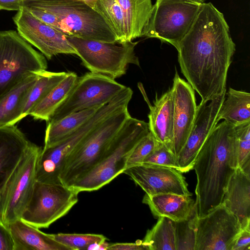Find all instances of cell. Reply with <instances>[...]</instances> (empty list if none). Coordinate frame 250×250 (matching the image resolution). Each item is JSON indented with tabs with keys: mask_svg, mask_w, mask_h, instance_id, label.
Here are the masks:
<instances>
[{
	"mask_svg": "<svg viewBox=\"0 0 250 250\" xmlns=\"http://www.w3.org/2000/svg\"><path fill=\"white\" fill-rule=\"evenodd\" d=\"M176 48L181 72L201 101L209 102L226 92L235 44L223 14L211 2L202 4Z\"/></svg>",
	"mask_w": 250,
	"mask_h": 250,
	"instance_id": "cell-1",
	"label": "cell"
},
{
	"mask_svg": "<svg viewBox=\"0 0 250 250\" xmlns=\"http://www.w3.org/2000/svg\"><path fill=\"white\" fill-rule=\"evenodd\" d=\"M238 167L234 126L224 121L209 134L196 157L193 169L198 217L222 204L229 181Z\"/></svg>",
	"mask_w": 250,
	"mask_h": 250,
	"instance_id": "cell-2",
	"label": "cell"
},
{
	"mask_svg": "<svg viewBox=\"0 0 250 250\" xmlns=\"http://www.w3.org/2000/svg\"><path fill=\"white\" fill-rule=\"evenodd\" d=\"M149 132L148 123L130 116L98 163L70 187L78 193L98 190L126 168L133 149Z\"/></svg>",
	"mask_w": 250,
	"mask_h": 250,
	"instance_id": "cell-3",
	"label": "cell"
},
{
	"mask_svg": "<svg viewBox=\"0 0 250 250\" xmlns=\"http://www.w3.org/2000/svg\"><path fill=\"white\" fill-rule=\"evenodd\" d=\"M130 116L126 106L99 124L67 157L60 175V182L70 187L96 165Z\"/></svg>",
	"mask_w": 250,
	"mask_h": 250,
	"instance_id": "cell-4",
	"label": "cell"
},
{
	"mask_svg": "<svg viewBox=\"0 0 250 250\" xmlns=\"http://www.w3.org/2000/svg\"><path fill=\"white\" fill-rule=\"evenodd\" d=\"M47 67L43 55L17 31H0V99L27 78Z\"/></svg>",
	"mask_w": 250,
	"mask_h": 250,
	"instance_id": "cell-5",
	"label": "cell"
},
{
	"mask_svg": "<svg viewBox=\"0 0 250 250\" xmlns=\"http://www.w3.org/2000/svg\"><path fill=\"white\" fill-rule=\"evenodd\" d=\"M42 9L54 15L70 36L107 42H116L101 15L88 3L77 0H24V5Z\"/></svg>",
	"mask_w": 250,
	"mask_h": 250,
	"instance_id": "cell-6",
	"label": "cell"
},
{
	"mask_svg": "<svg viewBox=\"0 0 250 250\" xmlns=\"http://www.w3.org/2000/svg\"><path fill=\"white\" fill-rule=\"evenodd\" d=\"M82 60L91 72L113 79L126 73L129 64L140 66L135 47L138 42H103L66 36Z\"/></svg>",
	"mask_w": 250,
	"mask_h": 250,
	"instance_id": "cell-7",
	"label": "cell"
},
{
	"mask_svg": "<svg viewBox=\"0 0 250 250\" xmlns=\"http://www.w3.org/2000/svg\"><path fill=\"white\" fill-rule=\"evenodd\" d=\"M202 3L192 0H156L143 37L175 48L191 27Z\"/></svg>",
	"mask_w": 250,
	"mask_h": 250,
	"instance_id": "cell-8",
	"label": "cell"
},
{
	"mask_svg": "<svg viewBox=\"0 0 250 250\" xmlns=\"http://www.w3.org/2000/svg\"><path fill=\"white\" fill-rule=\"evenodd\" d=\"M42 150L32 143L0 191V220L5 226L21 219L31 197Z\"/></svg>",
	"mask_w": 250,
	"mask_h": 250,
	"instance_id": "cell-9",
	"label": "cell"
},
{
	"mask_svg": "<svg viewBox=\"0 0 250 250\" xmlns=\"http://www.w3.org/2000/svg\"><path fill=\"white\" fill-rule=\"evenodd\" d=\"M78 193L60 183L36 181L21 219L39 229L47 228L66 215L78 201Z\"/></svg>",
	"mask_w": 250,
	"mask_h": 250,
	"instance_id": "cell-10",
	"label": "cell"
},
{
	"mask_svg": "<svg viewBox=\"0 0 250 250\" xmlns=\"http://www.w3.org/2000/svg\"><path fill=\"white\" fill-rule=\"evenodd\" d=\"M125 87L109 77L87 73L78 78L66 99L47 122L56 121L75 112L105 105Z\"/></svg>",
	"mask_w": 250,
	"mask_h": 250,
	"instance_id": "cell-11",
	"label": "cell"
},
{
	"mask_svg": "<svg viewBox=\"0 0 250 250\" xmlns=\"http://www.w3.org/2000/svg\"><path fill=\"white\" fill-rule=\"evenodd\" d=\"M242 230L237 218L221 204L197 217L195 250H232Z\"/></svg>",
	"mask_w": 250,
	"mask_h": 250,
	"instance_id": "cell-12",
	"label": "cell"
},
{
	"mask_svg": "<svg viewBox=\"0 0 250 250\" xmlns=\"http://www.w3.org/2000/svg\"><path fill=\"white\" fill-rule=\"evenodd\" d=\"M104 120V114L97 111L63 140L52 146L42 148L37 164L36 181L46 183H61L60 175L67 157Z\"/></svg>",
	"mask_w": 250,
	"mask_h": 250,
	"instance_id": "cell-13",
	"label": "cell"
},
{
	"mask_svg": "<svg viewBox=\"0 0 250 250\" xmlns=\"http://www.w3.org/2000/svg\"><path fill=\"white\" fill-rule=\"evenodd\" d=\"M19 35L47 59L60 54L77 53L66 36L34 17L23 6L13 17Z\"/></svg>",
	"mask_w": 250,
	"mask_h": 250,
	"instance_id": "cell-14",
	"label": "cell"
},
{
	"mask_svg": "<svg viewBox=\"0 0 250 250\" xmlns=\"http://www.w3.org/2000/svg\"><path fill=\"white\" fill-rule=\"evenodd\" d=\"M123 173L149 195H192L182 172L173 168L143 163L127 168Z\"/></svg>",
	"mask_w": 250,
	"mask_h": 250,
	"instance_id": "cell-15",
	"label": "cell"
},
{
	"mask_svg": "<svg viewBox=\"0 0 250 250\" xmlns=\"http://www.w3.org/2000/svg\"><path fill=\"white\" fill-rule=\"evenodd\" d=\"M226 93L208 102L201 101L197 105L195 119L189 135L176 157L182 173L193 169L197 155L210 133L217 125L218 114L225 99Z\"/></svg>",
	"mask_w": 250,
	"mask_h": 250,
	"instance_id": "cell-16",
	"label": "cell"
},
{
	"mask_svg": "<svg viewBox=\"0 0 250 250\" xmlns=\"http://www.w3.org/2000/svg\"><path fill=\"white\" fill-rule=\"evenodd\" d=\"M171 88L174 101L173 148L177 157L191 131L197 105L194 90L180 77L176 69Z\"/></svg>",
	"mask_w": 250,
	"mask_h": 250,
	"instance_id": "cell-17",
	"label": "cell"
},
{
	"mask_svg": "<svg viewBox=\"0 0 250 250\" xmlns=\"http://www.w3.org/2000/svg\"><path fill=\"white\" fill-rule=\"evenodd\" d=\"M138 86L149 108L148 115L149 131L158 142L166 146L175 154L173 148L174 101L172 88L160 98L156 97L152 105L145 94L142 84L138 83Z\"/></svg>",
	"mask_w": 250,
	"mask_h": 250,
	"instance_id": "cell-18",
	"label": "cell"
},
{
	"mask_svg": "<svg viewBox=\"0 0 250 250\" xmlns=\"http://www.w3.org/2000/svg\"><path fill=\"white\" fill-rule=\"evenodd\" d=\"M32 144L15 125L0 126V191Z\"/></svg>",
	"mask_w": 250,
	"mask_h": 250,
	"instance_id": "cell-19",
	"label": "cell"
},
{
	"mask_svg": "<svg viewBox=\"0 0 250 250\" xmlns=\"http://www.w3.org/2000/svg\"><path fill=\"white\" fill-rule=\"evenodd\" d=\"M222 204L237 218L242 229H250V175L239 167L229 181Z\"/></svg>",
	"mask_w": 250,
	"mask_h": 250,
	"instance_id": "cell-20",
	"label": "cell"
},
{
	"mask_svg": "<svg viewBox=\"0 0 250 250\" xmlns=\"http://www.w3.org/2000/svg\"><path fill=\"white\" fill-rule=\"evenodd\" d=\"M14 243V250H69L56 241L53 234H47L21 219L6 226Z\"/></svg>",
	"mask_w": 250,
	"mask_h": 250,
	"instance_id": "cell-21",
	"label": "cell"
},
{
	"mask_svg": "<svg viewBox=\"0 0 250 250\" xmlns=\"http://www.w3.org/2000/svg\"><path fill=\"white\" fill-rule=\"evenodd\" d=\"M190 197L172 193L146 194L143 203L148 206L155 217H166L177 222L186 219L190 214L195 205Z\"/></svg>",
	"mask_w": 250,
	"mask_h": 250,
	"instance_id": "cell-22",
	"label": "cell"
},
{
	"mask_svg": "<svg viewBox=\"0 0 250 250\" xmlns=\"http://www.w3.org/2000/svg\"><path fill=\"white\" fill-rule=\"evenodd\" d=\"M40 72L27 78L0 99V126L15 125L22 119L25 101Z\"/></svg>",
	"mask_w": 250,
	"mask_h": 250,
	"instance_id": "cell-23",
	"label": "cell"
},
{
	"mask_svg": "<svg viewBox=\"0 0 250 250\" xmlns=\"http://www.w3.org/2000/svg\"><path fill=\"white\" fill-rule=\"evenodd\" d=\"M102 106L75 112L56 121L47 122L43 147L57 145L67 138L93 116Z\"/></svg>",
	"mask_w": 250,
	"mask_h": 250,
	"instance_id": "cell-24",
	"label": "cell"
},
{
	"mask_svg": "<svg viewBox=\"0 0 250 250\" xmlns=\"http://www.w3.org/2000/svg\"><path fill=\"white\" fill-rule=\"evenodd\" d=\"M78 79L75 73L67 72L66 76L30 111L28 115L35 120L48 121L66 99Z\"/></svg>",
	"mask_w": 250,
	"mask_h": 250,
	"instance_id": "cell-25",
	"label": "cell"
},
{
	"mask_svg": "<svg viewBox=\"0 0 250 250\" xmlns=\"http://www.w3.org/2000/svg\"><path fill=\"white\" fill-rule=\"evenodd\" d=\"M122 9L127 28V41L142 37L148 23L151 0H116Z\"/></svg>",
	"mask_w": 250,
	"mask_h": 250,
	"instance_id": "cell-26",
	"label": "cell"
},
{
	"mask_svg": "<svg viewBox=\"0 0 250 250\" xmlns=\"http://www.w3.org/2000/svg\"><path fill=\"white\" fill-rule=\"evenodd\" d=\"M224 100L216 121L223 119L234 126L250 121V94L229 88Z\"/></svg>",
	"mask_w": 250,
	"mask_h": 250,
	"instance_id": "cell-27",
	"label": "cell"
},
{
	"mask_svg": "<svg viewBox=\"0 0 250 250\" xmlns=\"http://www.w3.org/2000/svg\"><path fill=\"white\" fill-rule=\"evenodd\" d=\"M142 243L147 250H176L175 221L166 217H159Z\"/></svg>",
	"mask_w": 250,
	"mask_h": 250,
	"instance_id": "cell-28",
	"label": "cell"
},
{
	"mask_svg": "<svg viewBox=\"0 0 250 250\" xmlns=\"http://www.w3.org/2000/svg\"><path fill=\"white\" fill-rule=\"evenodd\" d=\"M104 19L116 42H127V28L122 9L116 0H95L89 3Z\"/></svg>",
	"mask_w": 250,
	"mask_h": 250,
	"instance_id": "cell-29",
	"label": "cell"
},
{
	"mask_svg": "<svg viewBox=\"0 0 250 250\" xmlns=\"http://www.w3.org/2000/svg\"><path fill=\"white\" fill-rule=\"evenodd\" d=\"M65 72L41 71L30 88L23 105L22 118L28 115L30 111L67 75Z\"/></svg>",
	"mask_w": 250,
	"mask_h": 250,
	"instance_id": "cell-30",
	"label": "cell"
},
{
	"mask_svg": "<svg viewBox=\"0 0 250 250\" xmlns=\"http://www.w3.org/2000/svg\"><path fill=\"white\" fill-rule=\"evenodd\" d=\"M197 217V206L195 202L190 214L186 219L175 222L176 250H195Z\"/></svg>",
	"mask_w": 250,
	"mask_h": 250,
	"instance_id": "cell-31",
	"label": "cell"
},
{
	"mask_svg": "<svg viewBox=\"0 0 250 250\" xmlns=\"http://www.w3.org/2000/svg\"><path fill=\"white\" fill-rule=\"evenodd\" d=\"M238 167L250 175V121L234 126Z\"/></svg>",
	"mask_w": 250,
	"mask_h": 250,
	"instance_id": "cell-32",
	"label": "cell"
},
{
	"mask_svg": "<svg viewBox=\"0 0 250 250\" xmlns=\"http://www.w3.org/2000/svg\"><path fill=\"white\" fill-rule=\"evenodd\" d=\"M54 239L69 250H87L89 245L101 243L107 240L102 234L92 233H63L53 234Z\"/></svg>",
	"mask_w": 250,
	"mask_h": 250,
	"instance_id": "cell-33",
	"label": "cell"
},
{
	"mask_svg": "<svg viewBox=\"0 0 250 250\" xmlns=\"http://www.w3.org/2000/svg\"><path fill=\"white\" fill-rule=\"evenodd\" d=\"M161 144L149 131L137 145L131 153L127 161L126 168L142 164L145 159Z\"/></svg>",
	"mask_w": 250,
	"mask_h": 250,
	"instance_id": "cell-34",
	"label": "cell"
},
{
	"mask_svg": "<svg viewBox=\"0 0 250 250\" xmlns=\"http://www.w3.org/2000/svg\"><path fill=\"white\" fill-rule=\"evenodd\" d=\"M143 163L169 167L180 171L176 156L162 144L149 155Z\"/></svg>",
	"mask_w": 250,
	"mask_h": 250,
	"instance_id": "cell-35",
	"label": "cell"
},
{
	"mask_svg": "<svg viewBox=\"0 0 250 250\" xmlns=\"http://www.w3.org/2000/svg\"><path fill=\"white\" fill-rule=\"evenodd\" d=\"M34 17L44 23L59 31L66 36H70V33L54 15L40 8L29 5H23Z\"/></svg>",
	"mask_w": 250,
	"mask_h": 250,
	"instance_id": "cell-36",
	"label": "cell"
},
{
	"mask_svg": "<svg viewBox=\"0 0 250 250\" xmlns=\"http://www.w3.org/2000/svg\"><path fill=\"white\" fill-rule=\"evenodd\" d=\"M0 250H14V243L8 228L0 222Z\"/></svg>",
	"mask_w": 250,
	"mask_h": 250,
	"instance_id": "cell-37",
	"label": "cell"
},
{
	"mask_svg": "<svg viewBox=\"0 0 250 250\" xmlns=\"http://www.w3.org/2000/svg\"><path fill=\"white\" fill-rule=\"evenodd\" d=\"M107 250H147V249L143 245L142 240H138L135 243L109 244Z\"/></svg>",
	"mask_w": 250,
	"mask_h": 250,
	"instance_id": "cell-38",
	"label": "cell"
},
{
	"mask_svg": "<svg viewBox=\"0 0 250 250\" xmlns=\"http://www.w3.org/2000/svg\"><path fill=\"white\" fill-rule=\"evenodd\" d=\"M250 250V229H242L232 248V250Z\"/></svg>",
	"mask_w": 250,
	"mask_h": 250,
	"instance_id": "cell-39",
	"label": "cell"
},
{
	"mask_svg": "<svg viewBox=\"0 0 250 250\" xmlns=\"http://www.w3.org/2000/svg\"><path fill=\"white\" fill-rule=\"evenodd\" d=\"M24 5V0H0V10H20Z\"/></svg>",
	"mask_w": 250,
	"mask_h": 250,
	"instance_id": "cell-40",
	"label": "cell"
},
{
	"mask_svg": "<svg viewBox=\"0 0 250 250\" xmlns=\"http://www.w3.org/2000/svg\"><path fill=\"white\" fill-rule=\"evenodd\" d=\"M77 0L83 1H85L89 4L95 0Z\"/></svg>",
	"mask_w": 250,
	"mask_h": 250,
	"instance_id": "cell-41",
	"label": "cell"
},
{
	"mask_svg": "<svg viewBox=\"0 0 250 250\" xmlns=\"http://www.w3.org/2000/svg\"><path fill=\"white\" fill-rule=\"evenodd\" d=\"M192 0L198 2H199V3H204L205 2V0Z\"/></svg>",
	"mask_w": 250,
	"mask_h": 250,
	"instance_id": "cell-42",
	"label": "cell"
},
{
	"mask_svg": "<svg viewBox=\"0 0 250 250\" xmlns=\"http://www.w3.org/2000/svg\"><path fill=\"white\" fill-rule=\"evenodd\" d=\"M1 221V220H0V222Z\"/></svg>",
	"mask_w": 250,
	"mask_h": 250,
	"instance_id": "cell-43",
	"label": "cell"
}]
</instances>
